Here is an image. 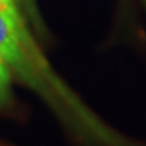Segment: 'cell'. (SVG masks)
<instances>
[{"label": "cell", "mask_w": 146, "mask_h": 146, "mask_svg": "<svg viewBox=\"0 0 146 146\" xmlns=\"http://www.w3.org/2000/svg\"><path fill=\"white\" fill-rule=\"evenodd\" d=\"M0 52L10 68L51 105L78 138L94 134L101 127V119L60 80L40 50L26 46L15 28L1 13Z\"/></svg>", "instance_id": "1"}, {"label": "cell", "mask_w": 146, "mask_h": 146, "mask_svg": "<svg viewBox=\"0 0 146 146\" xmlns=\"http://www.w3.org/2000/svg\"><path fill=\"white\" fill-rule=\"evenodd\" d=\"M0 13L11 23L26 46H28L29 49L38 48V45L35 44L28 28H27L23 16L18 10L16 0H0Z\"/></svg>", "instance_id": "2"}, {"label": "cell", "mask_w": 146, "mask_h": 146, "mask_svg": "<svg viewBox=\"0 0 146 146\" xmlns=\"http://www.w3.org/2000/svg\"><path fill=\"white\" fill-rule=\"evenodd\" d=\"M11 104V72L10 66L0 52V108Z\"/></svg>", "instance_id": "3"}, {"label": "cell", "mask_w": 146, "mask_h": 146, "mask_svg": "<svg viewBox=\"0 0 146 146\" xmlns=\"http://www.w3.org/2000/svg\"><path fill=\"white\" fill-rule=\"evenodd\" d=\"M144 3H145V4H146V0H144Z\"/></svg>", "instance_id": "4"}]
</instances>
